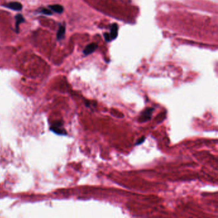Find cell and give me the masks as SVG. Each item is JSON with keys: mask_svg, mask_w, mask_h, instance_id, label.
I'll list each match as a JSON object with an SVG mask.
<instances>
[{"mask_svg": "<svg viewBox=\"0 0 218 218\" xmlns=\"http://www.w3.org/2000/svg\"><path fill=\"white\" fill-rule=\"evenodd\" d=\"M16 31L18 32L19 31V25L21 24L22 22H23L25 21V19L23 17V16L21 14H17L16 16Z\"/></svg>", "mask_w": 218, "mask_h": 218, "instance_id": "cell-6", "label": "cell"}, {"mask_svg": "<svg viewBox=\"0 0 218 218\" xmlns=\"http://www.w3.org/2000/svg\"><path fill=\"white\" fill-rule=\"evenodd\" d=\"M40 12L42 13H43L44 14H45V15H49V16H50V15L52 14V12H51L49 10H48L47 8H41L40 9Z\"/></svg>", "mask_w": 218, "mask_h": 218, "instance_id": "cell-9", "label": "cell"}, {"mask_svg": "<svg viewBox=\"0 0 218 218\" xmlns=\"http://www.w3.org/2000/svg\"><path fill=\"white\" fill-rule=\"evenodd\" d=\"M4 6L8 8H10V9H12V10H17V11L21 10L22 8V4L19 2H10L8 3L5 4Z\"/></svg>", "mask_w": 218, "mask_h": 218, "instance_id": "cell-1", "label": "cell"}, {"mask_svg": "<svg viewBox=\"0 0 218 218\" xmlns=\"http://www.w3.org/2000/svg\"><path fill=\"white\" fill-rule=\"evenodd\" d=\"M51 131L57 134H59V135H63V134H67V132H65V131L64 129H60L58 126H55L52 127L51 128Z\"/></svg>", "mask_w": 218, "mask_h": 218, "instance_id": "cell-7", "label": "cell"}, {"mask_svg": "<svg viewBox=\"0 0 218 218\" xmlns=\"http://www.w3.org/2000/svg\"><path fill=\"white\" fill-rule=\"evenodd\" d=\"M65 33V28L63 26H60L57 33V39L58 40H62L64 38Z\"/></svg>", "mask_w": 218, "mask_h": 218, "instance_id": "cell-5", "label": "cell"}, {"mask_svg": "<svg viewBox=\"0 0 218 218\" xmlns=\"http://www.w3.org/2000/svg\"><path fill=\"white\" fill-rule=\"evenodd\" d=\"M97 47V44H95L94 43L90 44L86 46V48L84 49V51H83V53H84V54L86 55L90 54L94 51L96 49Z\"/></svg>", "mask_w": 218, "mask_h": 218, "instance_id": "cell-3", "label": "cell"}, {"mask_svg": "<svg viewBox=\"0 0 218 218\" xmlns=\"http://www.w3.org/2000/svg\"><path fill=\"white\" fill-rule=\"evenodd\" d=\"M118 35V25L113 24L111 27V32L109 34L111 40H114L117 38Z\"/></svg>", "mask_w": 218, "mask_h": 218, "instance_id": "cell-2", "label": "cell"}, {"mask_svg": "<svg viewBox=\"0 0 218 218\" xmlns=\"http://www.w3.org/2000/svg\"><path fill=\"white\" fill-rule=\"evenodd\" d=\"M145 139V137H143L142 138H141L140 139V140H138L137 141V143H136V145H140L141 143H142L143 141H144Z\"/></svg>", "mask_w": 218, "mask_h": 218, "instance_id": "cell-10", "label": "cell"}, {"mask_svg": "<svg viewBox=\"0 0 218 218\" xmlns=\"http://www.w3.org/2000/svg\"><path fill=\"white\" fill-rule=\"evenodd\" d=\"M153 110H154V109H153V108H148V109H147L144 111V112L142 113L141 120H144V121H145V120L150 119Z\"/></svg>", "mask_w": 218, "mask_h": 218, "instance_id": "cell-4", "label": "cell"}, {"mask_svg": "<svg viewBox=\"0 0 218 218\" xmlns=\"http://www.w3.org/2000/svg\"><path fill=\"white\" fill-rule=\"evenodd\" d=\"M49 8L54 12L59 13H62L63 11V7L60 4H53V5H50Z\"/></svg>", "mask_w": 218, "mask_h": 218, "instance_id": "cell-8", "label": "cell"}]
</instances>
